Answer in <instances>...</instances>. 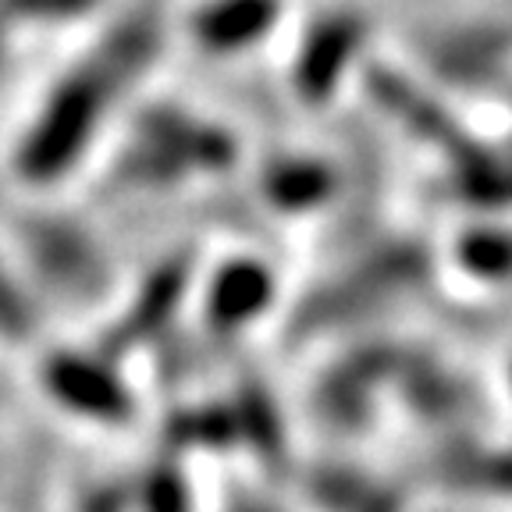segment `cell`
<instances>
[{"label":"cell","mask_w":512,"mask_h":512,"mask_svg":"<svg viewBox=\"0 0 512 512\" xmlns=\"http://www.w3.org/2000/svg\"><path fill=\"white\" fill-rule=\"evenodd\" d=\"M299 505L306 512H413V502L392 477L349 459L313 463L303 473Z\"/></svg>","instance_id":"5b68a950"},{"label":"cell","mask_w":512,"mask_h":512,"mask_svg":"<svg viewBox=\"0 0 512 512\" xmlns=\"http://www.w3.org/2000/svg\"><path fill=\"white\" fill-rule=\"evenodd\" d=\"M8 25H4V22H0V64H4V47H8Z\"/></svg>","instance_id":"5bb4252c"},{"label":"cell","mask_w":512,"mask_h":512,"mask_svg":"<svg viewBox=\"0 0 512 512\" xmlns=\"http://www.w3.org/2000/svg\"><path fill=\"white\" fill-rule=\"evenodd\" d=\"M214 512H296V505H288L264 480H235L217 498Z\"/></svg>","instance_id":"8fae6325"},{"label":"cell","mask_w":512,"mask_h":512,"mask_svg":"<svg viewBox=\"0 0 512 512\" xmlns=\"http://www.w3.org/2000/svg\"><path fill=\"white\" fill-rule=\"evenodd\" d=\"M40 388L68 416L111 427V431L132 424V416H136V395L128 388L114 356H107L104 349L47 352L40 363Z\"/></svg>","instance_id":"3957f363"},{"label":"cell","mask_w":512,"mask_h":512,"mask_svg":"<svg viewBox=\"0 0 512 512\" xmlns=\"http://www.w3.org/2000/svg\"><path fill=\"white\" fill-rule=\"evenodd\" d=\"M505 384H509V399H512V367H509V377H505Z\"/></svg>","instance_id":"9a60e30c"},{"label":"cell","mask_w":512,"mask_h":512,"mask_svg":"<svg viewBox=\"0 0 512 512\" xmlns=\"http://www.w3.org/2000/svg\"><path fill=\"white\" fill-rule=\"evenodd\" d=\"M104 8V0H0V22L18 25H68Z\"/></svg>","instance_id":"30bf717a"},{"label":"cell","mask_w":512,"mask_h":512,"mask_svg":"<svg viewBox=\"0 0 512 512\" xmlns=\"http://www.w3.org/2000/svg\"><path fill=\"white\" fill-rule=\"evenodd\" d=\"M274 15V0H200L185 18V32L207 54H235L264 40Z\"/></svg>","instance_id":"52a82bcc"},{"label":"cell","mask_w":512,"mask_h":512,"mask_svg":"<svg viewBox=\"0 0 512 512\" xmlns=\"http://www.w3.org/2000/svg\"><path fill=\"white\" fill-rule=\"evenodd\" d=\"M235 143L224 128L178 107H146L114 157V182L128 189H164L185 178L224 171Z\"/></svg>","instance_id":"7a4b0ae2"},{"label":"cell","mask_w":512,"mask_h":512,"mask_svg":"<svg viewBox=\"0 0 512 512\" xmlns=\"http://www.w3.org/2000/svg\"><path fill=\"white\" fill-rule=\"evenodd\" d=\"M189 260L175 256V260H164L160 267H153L146 274V281H139V288L132 292V299L125 303L121 317L107 331L104 352L107 356H118V352L139 349L150 338H157L160 331L175 320L178 306H182L185 292H189Z\"/></svg>","instance_id":"8992f818"},{"label":"cell","mask_w":512,"mask_h":512,"mask_svg":"<svg viewBox=\"0 0 512 512\" xmlns=\"http://www.w3.org/2000/svg\"><path fill=\"white\" fill-rule=\"evenodd\" d=\"M413 512H488V509H477V505H466V502H434V505H413Z\"/></svg>","instance_id":"4fadbf2b"},{"label":"cell","mask_w":512,"mask_h":512,"mask_svg":"<svg viewBox=\"0 0 512 512\" xmlns=\"http://www.w3.org/2000/svg\"><path fill=\"white\" fill-rule=\"evenodd\" d=\"M25 331H32V306L18 281L0 267V335L22 338Z\"/></svg>","instance_id":"7c38bea8"},{"label":"cell","mask_w":512,"mask_h":512,"mask_svg":"<svg viewBox=\"0 0 512 512\" xmlns=\"http://www.w3.org/2000/svg\"><path fill=\"white\" fill-rule=\"evenodd\" d=\"M143 488L128 495V512H200V502L192 498L185 473L175 463L157 466L150 477L139 480Z\"/></svg>","instance_id":"9c48e42d"},{"label":"cell","mask_w":512,"mask_h":512,"mask_svg":"<svg viewBox=\"0 0 512 512\" xmlns=\"http://www.w3.org/2000/svg\"><path fill=\"white\" fill-rule=\"evenodd\" d=\"M164 47V22L153 4L121 11L43 93L11 153L15 178L50 189L79 168L100 143L114 111L146 79Z\"/></svg>","instance_id":"6da1fadb"},{"label":"cell","mask_w":512,"mask_h":512,"mask_svg":"<svg viewBox=\"0 0 512 512\" xmlns=\"http://www.w3.org/2000/svg\"><path fill=\"white\" fill-rule=\"evenodd\" d=\"M271 299V278L260 264H224L210 278L207 296H203V313L214 328L235 331L249 320L260 317V310Z\"/></svg>","instance_id":"ba28073f"},{"label":"cell","mask_w":512,"mask_h":512,"mask_svg":"<svg viewBox=\"0 0 512 512\" xmlns=\"http://www.w3.org/2000/svg\"><path fill=\"white\" fill-rule=\"evenodd\" d=\"M18 242L32 271L61 288L64 296H89L104 281V256L79 221L61 214L25 217Z\"/></svg>","instance_id":"277c9868"}]
</instances>
